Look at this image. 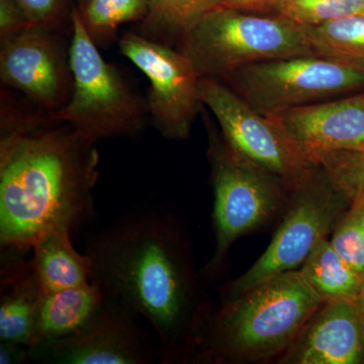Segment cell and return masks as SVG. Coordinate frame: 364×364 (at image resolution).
<instances>
[{
	"label": "cell",
	"mask_w": 364,
	"mask_h": 364,
	"mask_svg": "<svg viewBox=\"0 0 364 364\" xmlns=\"http://www.w3.org/2000/svg\"><path fill=\"white\" fill-rule=\"evenodd\" d=\"M97 143L28 100L0 117V246L32 249L49 232L77 233L95 215Z\"/></svg>",
	"instance_id": "obj_1"
},
{
	"label": "cell",
	"mask_w": 364,
	"mask_h": 364,
	"mask_svg": "<svg viewBox=\"0 0 364 364\" xmlns=\"http://www.w3.org/2000/svg\"><path fill=\"white\" fill-rule=\"evenodd\" d=\"M176 228L159 212L119 220L86 242L92 279L156 334L159 361L176 360L193 323V280Z\"/></svg>",
	"instance_id": "obj_2"
},
{
	"label": "cell",
	"mask_w": 364,
	"mask_h": 364,
	"mask_svg": "<svg viewBox=\"0 0 364 364\" xmlns=\"http://www.w3.org/2000/svg\"><path fill=\"white\" fill-rule=\"evenodd\" d=\"M324 303L301 272L277 275L223 309L214 324L210 355L218 360L272 355Z\"/></svg>",
	"instance_id": "obj_3"
},
{
	"label": "cell",
	"mask_w": 364,
	"mask_h": 364,
	"mask_svg": "<svg viewBox=\"0 0 364 364\" xmlns=\"http://www.w3.org/2000/svg\"><path fill=\"white\" fill-rule=\"evenodd\" d=\"M178 50L200 77L223 81L257 62L316 55L305 26L282 14H257L213 7L182 41Z\"/></svg>",
	"instance_id": "obj_4"
},
{
	"label": "cell",
	"mask_w": 364,
	"mask_h": 364,
	"mask_svg": "<svg viewBox=\"0 0 364 364\" xmlns=\"http://www.w3.org/2000/svg\"><path fill=\"white\" fill-rule=\"evenodd\" d=\"M72 23L73 91L68 104L52 117L95 143L138 135L149 116L146 98L117 66L105 61L86 32L76 6Z\"/></svg>",
	"instance_id": "obj_5"
},
{
	"label": "cell",
	"mask_w": 364,
	"mask_h": 364,
	"mask_svg": "<svg viewBox=\"0 0 364 364\" xmlns=\"http://www.w3.org/2000/svg\"><path fill=\"white\" fill-rule=\"evenodd\" d=\"M222 82L267 116L364 91V70L318 55H305L250 64Z\"/></svg>",
	"instance_id": "obj_6"
},
{
	"label": "cell",
	"mask_w": 364,
	"mask_h": 364,
	"mask_svg": "<svg viewBox=\"0 0 364 364\" xmlns=\"http://www.w3.org/2000/svg\"><path fill=\"white\" fill-rule=\"evenodd\" d=\"M200 97L230 148L287 188H298L317 169L274 119L256 111L222 81L200 77Z\"/></svg>",
	"instance_id": "obj_7"
},
{
	"label": "cell",
	"mask_w": 364,
	"mask_h": 364,
	"mask_svg": "<svg viewBox=\"0 0 364 364\" xmlns=\"http://www.w3.org/2000/svg\"><path fill=\"white\" fill-rule=\"evenodd\" d=\"M208 159L214 186L215 251L208 263L214 272L233 242L267 219L279 203L282 182L237 154L222 134L208 129Z\"/></svg>",
	"instance_id": "obj_8"
},
{
	"label": "cell",
	"mask_w": 364,
	"mask_h": 364,
	"mask_svg": "<svg viewBox=\"0 0 364 364\" xmlns=\"http://www.w3.org/2000/svg\"><path fill=\"white\" fill-rule=\"evenodd\" d=\"M294 191L298 195L293 208L267 251L245 274L230 286V299L239 298L262 282L305 262L331 230L347 198L320 166Z\"/></svg>",
	"instance_id": "obj_9"
},
{
	"label": "cell",
	"mask_w": 364,
	"mask_h": 364,
	"mask_svg": "<svg viewBox=\"0 0 364 364\" xmlns=\"http://www.w3.org/2000/svg\"><path fill=\"white\" fill-rule=\"evenodd\" d=\"M117 43L119 52L149 80L146 102L158 132L169 140H186L203 107L200 76L191 60L181 50L146 39L134 31L124 33Z\"/></svg>",
	"instance_id": "obj_10"
},
{
	"label": "cell",
	"mask_w": 364,
	"mask_h": 364,
	"mask_svg": "<svg viewBox=\"0 0 364 364\" xmlns=\"http://www.w3.org/2000/svg\"><path fill=\"white\" fill-rule=\"evenodd\" d=\"M71 36L32 26L0 43V80L49 114L63 109L73 91Z\"/></svg>",
	"instance_id": "obj_11"
},
{
	"label": "cell",
	"mask_w": 364,
	"mask_h": 364,
	"mask_svg": "<svg viewBox=\"0 0 364 364\" xmlns=\"http://www.w3.org/2000/svg\"><path fill=\"white\" fill-rule=\"evenodd\" d=\"M134 318L124 306L107 296L97 313L77 332L30 347V363H159L157 348L148 342Z\"/></svg>",
	"instance_id": "obj_12"
},
{
	"label": "cell",
	"mask_w": 364,
	"mask_h": 364,
	"mask_svg": "<svg viewBox=\"0 0 364 364\" xmlns=\"http://www.w3.org/2000/svg\"><path fill=\"white\" fill-rule=\"evenodd\" d=\"M308 157L364 149V91L267 114Z\"/></svg>",
	"instance_id": "obj_13"
},
{
	"label": "cell",
	"mask_w": 364,
	"mask_h": 364,
	"mask_svg": "<svg viewBox=\"0 0 364 364\" xmlns=\"http://www.w3.org/2000/svg\"><path fill=\"white\" fill-rule=\"evenodd\" d=\"M32 249L1 247L0 264V341L33 347L37 344L36 321L44 291Z\"/></svg>",
	"instance_id": "obj_14"
},
{
	"label": "cell",
	"mask_w": 364,
	"mask_h": 364,
	"mask_svg": "<svg viewBox=\"0 0 364 364\" xmlns=\"http://www.w3.org/2000/svg\"><path fill=\"white\" fill-rule=\"evenodd\" d=\"M364 349L356 301L339 299L327 303L299 344L294 363L355 364Z\"/></svg>",
	"instance_id": "obj_15"
},
{
	"label": "cell",
	"mask_w": 364,
	"mask_h": 364,
	"mask_svg": "<svg viewBox=\"0 0 364 364\" xmlns=\"http://www.w3.org/2000/svg\"><path fill=\"white\" fill-rule=\"evenodd\" d=\"M105 299L102 287L93 282L44 293L36 321L37 344L77 332L97 313Z\"/></svg>",
	"instance_id": "obj_16"
},
{
	"label": "cell",
	"mask_w": 364,
	"mask_h": 364,
	"mask_svg": "<svg viewBox=\"0 0 364 364\" xmlns=\"http://www.w3.org/2000/svg\"><path fill=\"white\" fill-rule=\"evenodd\" d=\"M32 260L44 293L87 284L92 279L90 258L79 253L66 230L49 232L33 244Z\"/></svg>",
	"instance_id": "obj_17"
},
{
	"label": "cell",
	"mask_w": 364,
	"mask_h": 364,
	"mask_svg": "<svg viewBox=\"0 0 364 364\" xmlns=\"http://www.w3.org/2000/svg\"><path fill=\"white\" fill-rule=\"evenodd\" d=\"M301 272L326 304L339 299L356 301L364 289L363 277L336 252L327 238L313 249Z\"/></svg>",
	"instance_id": "obj_18"
},
{
	"label": "cell",
	"mask_w": 364,
	"mask_h": 364,
	"mask_svg": "<svg viewBox=\"0 0 364 364\" xmlns=\"http://www.w3.org/2000/svg\"><path fill=\"white\" fill-rule=\"evenodd\" d=\"M215 0H149L147 14L134 32L146 39L178 49Z\"/></svg>",
	"instance_id": "obj_19"
},
{
	"label": "cell",
	"mask_w": 364,
	"mask_h": 364,
	"mask_svg": "<svg viewBox=\"0 0 364 364\" xmlns=\"http://www.w3.org/2000/svg\"><path fill=\"white\" fill-rule=\"evenodd\" d=\"M305 28L316 55L364 70V16Z\"/></svg>",
	"instance_id": "obj_20"
},
{
	"label": "cell",
	"mask_w": 364,
	"mask_h": 364,
	"mask_svg": "<svg viewBox=\"0 0 364 364\" xmlns=\"http://www.w3.org/2000/svg\"><path fill=\"white\" fill-rule=\"evenodd\" d=\"M149 0H88L77 11L83 26L98 48L111 47L122 26L140 23L147 14Z\"/></svg>",
	"instance_id": "obj_21"
},
{
	"label": "cell",
	"mask_w": 364,
	"mask_h": 364,
	"mask_svg": "<svg viewBox=\"0 0 364 364\" xmlns=\"http://www.w3.org/2000/svg\"><path fill=\"white\" fill-rule=\"evenodd\" d=\"M280 14L310 28L340 18L364 16V0H284Z\"/></svg>",
	"instance_id": "obj_22"
},
{
	"label": "cell",
	"mask_w": 364,
	"mask_h": 364,
	"mask_svg": "<svg viewBox=\"0 0 364 364\" xmlns=\"http://www.w3.org/2000/svg\"><path fill=\"white\" fill-rule=\"evenodd\" d=\"M347 198L364 195V151L322 152L310 157Z\"/></svg>",
	"instance_id": "obj_23"
},
{
	"label": "cell",
	"mask_w": 364,
	"mask_h": 364,
	"mask_svg": "<svg viewBox=\"0 0 364 364\" xmlns=\"http://www.w3.org/2000/svg\"><path fill=\"white\" fill-rule=\"evenodd\" d=\"M348 212L340 220L331 242L333 248L364 279V195L352 196Z\"/></svg>",
	"instance_id": "obj_24"
},
{
	"label": "cell",
	"mask_w": 364,
	"mask_h": 364,
	"mask_svg": "<svg viewBox=\"0 0 364 364\" xmlns=\"http://www.w3.org/2000/svg\"><path fill=\"white\" fill-rule=\"evenodd\" d=\"M33 25L71 36L72 14L75 6L70 0H14Z\"/></svg>",
	"instance_id": "obj_25"
},
{
	"label": "cell",
	"mask_w": 364,
	"mask_h": 364,
	"mask_svg": "<svg viewBox=\"0 0 364 364\" xmlns=\"http://www.w3.org/2000/svg\"><path fill=\"white\" fill-rule=\"evenodd\" d=\"M35 26L14 0H0V43Z\"/></svg>",
	"instance_id": "obj_26"
},
{
	"label": "cell",
	"mask_w": 364,
	"mask_h": 364,
	"mask_svg": "<svg viewBox=\"0 0 364 364\" xmlns=\"http://www.w3.org/2000/svg\"><path fill=\"white\" fill-rule=\"evenodd\" d=\"M284 0H215L214 7L257 14H280Z\"/></svg>",
	"instance_id": "obj_27"
},
{
	"label": "cell",
	"mask_w": 364,
	"mask_h": 364,
	"mask_svg": "<svg viewBox=\"0 0 364 364\" xmlns=\"http://www.w3.org/2000/svg\"><path fill=\"white\" fill-rule=\"evenodd\" d=\"M30 363V347L0 341V364Z\"/></svg>",
	"instance_id": "obj_28"
},
{
	"label": "cell",
	"mask_w": 364,
	"mask_h": 364,
	"mask_svg": "<svg viewBox=\"0 0 364 364\" xmlns=\"http://www.w3.org/2000/svg\"><path fill=\"white\" fill-rule=\"evenodd\" d=\"M356 305H358L359 312L364 313V289L358 301H356Z\"/></svg>",
	"instance_id": "obj_29"
},
{
	"label": "cell",
	"mask_w": 364,
	"mask_h": 364,
	"mask_svg": "<svg viewBox=\"0 0 364 364\" xmlns=\"http://www.w3.org/2000/svg\"><path fill=\"white\" fill-rule=\"evenodd\" d=\"M359 318H360L361 333H363V340L364 345V313L359 312Z\"/></svg>",
	"instance_id": "obj_30"
},
{
	"label": "cell",
	"mask_w": 364,
	"mask_h": 364,
	"mask_svg": "<svg viewBox=\"0 0 364 364\" xmlns=\"http://www.w3.org/2000/svg\"><path fill=\"white\" fill-rule=\"evenodd\" d=\"M76 1V7H78V9H80V7H82L85 6L86 2L88 1V0H75Z\"/></svg>",
	"instance_id": "obj_31"
},
{
	"label": "cell",
	"mask_w": 364,
	"mask_h": 364,
	"mask_svg": "<svg viewBox=\"0 0 364 364\" xmlns=\"http://www.w3.org/2000/svg\"><path fill=\"white\" fill-rule=\"evenodd\" d=\"M360 151H364V149L363 150H360Z\"/></svg>",
	"instance_id": "obj_32"
}]
</instances>
